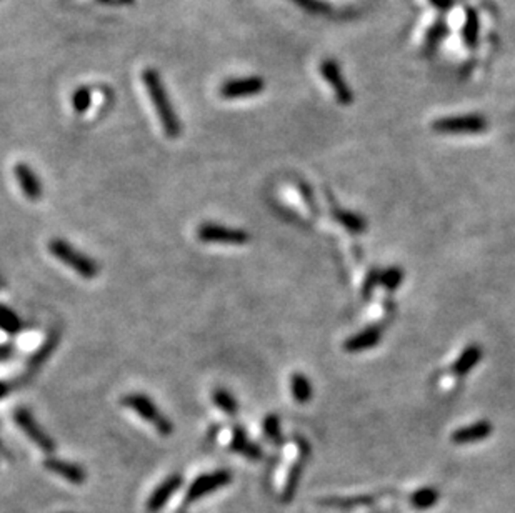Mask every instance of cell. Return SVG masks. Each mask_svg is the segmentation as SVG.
<instances>
[{
  "label": "cell",
  "instance_id": "6da1fadb",
  "mask_svg": "<svg viewBox=\"0 0 515 513\" xmlns=\"http://www.w3.org/2000/svg\"><path fill=\"white\" fill-rule=\"evenodd\" d=\"M142 82H144L145 88H147L150 100L157 110L159 119H161L163 132L167 133L168 137L175 138L180 133V122L177 119L174 107H172L170 100H168L167 91L163 87V82L159 75L157 70L154 69H145L142 72Z\"/></svg>",
  "mask_w": 515,
  "mask_h": 513
},
{
  "label": "cell",
  "instance_id": "7a4b0ae2",
  "mask_svg": "<svg viewBox=\"0 0 515 513\" xmlns=\"http://www.w3.org/2000/svg\"><path fill=\"white\" fill-rule=\"evenodd\" d=\"M48 252L54 255L57 260L65 263L69 269H72L75 274L81 275L82 279H95L99 275V265L94 258L87 257L86 253L72 247V244L65 240L55 239L48 242Z\"/></svg>",
  "mask_w": 515,
  "mask_h": 513
},
{
  "label": "cell",
  "instance_id": "3957f363",
  "mask_svg": "<svg viewBox=\"0 0 515 513\" xmlns=\"http://www.w3.org/2000/svg\"><path fill=\"white\" fill-rule=\"evenodd\" d=\"M123 407H127L132 412H135L142 420L150 423L155 428L159 435L168 437L174 430L170 420L161 412V408H157V405L149 399L147 395L142 394H131L123 399Z\"/></svg>",
  "mask_w": 515,
  "mask_h": 513
},
{
  "label": "cell",
  "instance_id": "277c9868",
  "mask_svg": "<svg viewBox=\"0 0 515 513\" xmlns=\"http://www.w3.org/2000/svg\"><path fill=\"white\" fill-rule=\"evenodd\" d=\"M432 127L441 133H481L487 131L488 124L482 115H455L435 120Z\"/></svg>",
  "mask_w": 515,
  "mask_h": 513
},
{
  "label": "cell",
  "instance_id": "5b68a950",
  "mask_svg": "<svg viewBox=\"0 0 515 513\" xmlns=\"http://www.w3.org/2000/svg\"><path fill=\"white\" fill-rule=\"evenodd\" d=\"M197 239L203 244L243 245L248 242V234L241 229H230L220 224H203L197 229Z\"/></svg>",
  "mask_w": 515,
  "mask_h": 513
},
{
  "label": "cell",
  "instance_id": "8992f818",
  "mask_svg": "<svg viewBox=\"0 0 515 513\" xmlns=\"http://www.w3.org/2000/svg\"><path fill=\"white\" fill-rule=\"evenodd\" d=\"M15 422H17V425L20 427V430L24 432V434L27 435L39 448L44 450V452H47V453L54 452V448H55L54 440H52L41 427H39V423L34 420V417L27 412V410H24V408L17 410Z\"/></svg>",
  "mask_w": 515,
  "mask_h": 513
},
{
  "label": "cell",
  "instance_id": "52a82bcc",
  "mask_svg": "<svg viewBox=\"0 0 515 513\" xmlns=\"http://www.w3.org/2000/svg\"><path fill=\"white\" fill-rule=\"evenodd\" d=\"M230 480H232V475H230L229 470H217L214 474L199 477L189 488L187 493L189 502L197 500V498L203 497V495L215 492V490H219L222 487H227Z\"/></svg>",
  "mask_w": 515,
  "mask_h": 513
},
{
  "label": "cell",
  "instance_id": "ba28073f",
  "mask_svg": "<svg viewBox=\"0 0 515 513\" xmlns=\"http://www.w3.org/2000/svg\"><path fill=\"white\" fill-rule=\"evenodd\" d=\"M265 84L260 77H246V79H234L225 82L220 87V95L225 99H242V97L257 95L264 91Z\"/></svg>",
  "mask_w": 515,
  "mask_h": 513
},
{
  "label": "cell",
  "instance_id": "9c48e42d",
  "mask_svg": "<svg viewBox=\"0 0 515 513\" xmlns=\"http://www.w3.org/2000/svg\"><path fill=\"white\" fill-rule=\"evenodd\" d=\"M322 75L328 82L332 91H334L335 97L339 99L340 104H350V102H352V92H350L347 82H345L344 77H342L339 65H337L334 60L322 62Z\"/></svg>",
  "mask_w": 515,
  "mask_h": 513
},
{
  "label": "cell",
  "instance_id": "30bf717a",
  "mask_svg": "<svg viewBox=\"0 0 515 513\" xmlns=\"http://www.w3.org/2000/svg\"><path fill=\"white\" fill-rule=\"evenodd\" d=\"M15 177L22 189V194L29 200H39L42 197L41 180H39L27 164H17Z\"/></svg>",
  "mask_w": 515,
  "mask_h": 513
},
{
  "label": "cell",
  "instance_id": "8fae6325",
  "mask_svg": "<svg viewBox=\"0 0 515 513\" xmlns=\"http://www.w3.org/2000/svg\"><path fill=\"white\" fill-rule=\"evenodd\" d=\"M180 485H182V479L179 475L168 477L166 481H162V484L159 485L157 488H155V492L150 495L149 503H147L149 510L155 512V510H159L161 507L166 505L168 498H170L172 495H174L177 490H179Z\"/></svg>",
  "mask_w": 515,
  "mask_h": 513
},
{
  "label": "cell",
  "instance_id": "7c38bea8",
  "mask_svg": "<svg viewBox=\"0 0 515 513\" xmlns=\"http://www.w3.org/2000/svg\"><path fill=\"white\" fill-rule=\"evenodd\" d=\"M46 468L48 472H52V474L59 475L67 481H72V484H82L86 480V474H83L82 468L74 465V463L57 460V458H48L46 462Z\"/></svg>",
  "mask_w": 515,
  "mask_h": 513
},
{
  "label": "cell",
  "instance_id": "4fadbf2b",
  "mask_svg": "<svg viewBox=\"0 0 515 513\" xmlns=\"http://www.w3.org/2000/svg\"><path fill=\"white\" fill-rule=\"evenodd\" d=\"M490 434H492L490 423L477 422V423H472V425H469V427L459 428V430L452 435V440H454L455 444H470V441L483 440Z\"/></svg>",
  "mask_w": 515,
  "mask_h": 513
},
{
  "label": "cell",
  "instance_id": "5bb4252c",
  "mask_svg": "<svg viewBox=\"0 0 515 513\" xmlns=\"http://www.w3.org/2000/svg\"><path fill=\"white\" fill-rule=\"evenodd\" d=\"M379 342H380V330L370 327L366 328L361 333H357V335H354L352 338H349L347 343H345V349L349 352H362L372 349V347H375Z\"/></svg>",
  "mask_w": 515,
  "mask_h": 513
},
{
  "label": "cell",
  "instance_id": "9a60e30c",
  "mask_svg": "<svg viewBox=\"0 0 515 513\" xmlns=\"http://www.w3.org/2000/svg\"><path fill=\"white\" fill-rule=\"evenodd\" d=\"M481 359H482L481 347H477V345L469 347L467 350H464V354H462L459 357V360L455 362L454 372L457 373V375H465V373H469L470 370L477 365V362H481Z\"/></svg>",
  "mask_w": 515,
  "mask_h": 513
},
{
  "label": "cell",
  "instance_id": "2e32d148",
  "mask_svg": "<svg viewBox=\"0 0 515 513\" xmlns=\"http://www.w3.org/2000/svg\"><path fill=\"white\" fill-rule=\"evenodd\" d=\"M290 388H292V395L297 401L300 404H305V401L310 400L312 397V385L307 380V377L300 375V373H295L290 378Z\"/></svg>",
  "mask_w": 515,
  "mask_h": 513
},
{
  "label": "cell",
  "instance_id": "e0dca14e",
  "mask_svg": "<svg viewBox=\"0 0 515 513\" xmlns=\"http://www.w3.org/2000/svg\"><path fill=\"white\" fill-rule=\"evenodd\" d=\"M212 399H214V404L222 410V412L225 413L237 412V401H235V399L229 394V392L217 390L215 394L212 395Z\"/></svg>",
  "mask_w": 515,
  "mask_h": 513
},
{
  "label": "cell",
  "instance_id": "ac0fdd59",
  "mask_svg": "<svg viewBox=\"0 0 515 513\" xmlns=\"http://www.w3.org/2000/svg\"><path fill=\"white\" fill-rule=\"evenodd\" d=\"M337 220H339L342 225L347 227L350 232H354V234H361V232L366 230V222H363L361 217L354 215V213L337 212Z\"/></svg>",
  "mask_w": 515,
  "mask_h": 513
},
{
  "label": "cell",
  "instance_id": "d6986e66",
  "mask_svg": "<svg viewBox=\"0 0 515 513\" xmlns=\"http://www.w3.org/2000/svg\"><path fill=\"white\" fill-rule=\"evenodd\" d=\"M91 99H92L91 91H88L87 87H82V88H79V91H75L72 95V105H74L75 112H79V114L86 112L88 107H91Z\"/></svg>",
  "mask_w": 515,
  "mask_h": 513
},
{
  "label": "cell",
  "instance_id": "ffe728a7",
  "mask_svg": "<svg viewBox=\"0 0 515 513\" xmlns=\"http://www.w3.org/2000/svg\"><path fill=\"white\" fill-rule=\"evenodd\" d=\"M412 502L417 508H427L437 502V492L432 488H422L412 497Z\"/></svg>",
  "mask_w": 515,
  "mask_h": 513
},
{
  "label": "cell",
  "instance_id": "44dd1931",
  "mask_svg": "<svg viewBox=\"0 0 515 513\" xmlns=\"http://www.w3.org/2000/svg\"><path fill=\"white\" fill-rule=\"evenodd\" d=\"M380 282H382V285H384V287H387L390 290L399 287V285H401V282H402V270L401 269H389L384 274V277L380 279Z\"/></svg>",
  "mask_w": 515,
  "mask_h": 513
},
{
  "label": "cell",
  "instance_id": "7402d4cb",
  "mask_svg": "<svg viewBox=\"0 0 515 513\" xmlns=\"http://www.w3.org/2000/svg\"><path fill=\"white\" fill-rule=\"evenodd\" d=\"M264 427L265 432H267L269 437H272V439L277 440L279 437H281V423H279L277 417H269L267 420H265Z\"/></svg>",
  "mask_w": 515,
  "mask_h": 513
},
{
  "label": "cell",
  "instance_id": "603a6c76",
  "mask_svg": "<svg viewBox=\"0 0 515 513\" xmlns=\"http://www.w3.org/2000/svg\"><path fill=\"white\" fill-rule=\"evenodd\" d=\"M4 394H6V388H4L2 383H0V397H2Z\"/></svg>",
  "mask_w": 515,
  "mask_h": 513
},
{
  "label": "cell",
  "instance_id": "cb8c5ba5",
  "mask_svg": "<svg viewBox=\"0 0 515 513\" xmlns=\"http://www.w3.org/2000/svg\"><path fill=\"white\" fill-rule=\"evenodd\" d=\"M100 2H110V0H100Z\"/></svg>",
  "mask_w": 515,
  "mask_h": 513
}]
</instances>
